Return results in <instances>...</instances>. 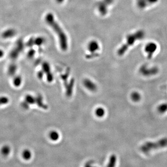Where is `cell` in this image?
<instances>
[{"mask_svg":"<svg viewBox=\"0 0 167 167\" xmlns=\"http://www.w3.org/2000/svg\"><path fill=\"white\" fill-rule=\"evenodd\" d=\"M46 23L53 29L57 35L59 39L60 47L63 51H66L68 48V39L65 32L59 23L55 19L54 15L51 13H47L45 17Z\"/></svg>","mask_w":167,"mask_h":167,"instance_id":"6da1fadb","label":"cell"},{"mask_svg":"<svg viewBox=\"0 0 167 167\" xmlns=\"http://www.w3.org/2000/svg\"><path fill=\"white\" fill-rule=\"evenodd\" d=\"M144 36V32L139 31L134 34L130 35L127 38L126 43L122 46L117 51V54L119 56L122 55L125 53L130 46H132L138 39H142Z\"/></svg>","mask_w":167,"mask_h":167,"instance_id":"7a4b0ae2","label":"cell"},{"mask_svg":"<svg viewBox=\"0 0 167 167\" xmlns=\"http://www.w3.org/2000/svg\"><path fill=\"white\" fill-rule=\"evenodd\" d=\"M167 145V139H163L160 141V142L157 143H148L144 144V146L142 147V150L144 152H147L150 150H152L153 148H158V147H163Z\"/></svg>","mask_w":167,"mask_h":167,"instance_id":"3957f363","label":"cell"},{"mask_svg":"<svg viewBox=\"0 0 167 167\" xmlns=\"http://www.w3.org/2000/svg\"><path fill=\"white\" fill-rule=\"evenodd\" d=\"M83 84L84 87L90 91L94 92L97 91V85L89 79H86L84 80Z\"/></svg>","mask_w":167,"mask_h":167,"instance_id":"277c9868","label":"cell"},{"mask_svg":"<svg viewBox=\"0 0 167 167\" xmlns=\"http://www.w3.org/2000/svg\"><path fill=\"white\" fill-rule=\"evenodd\" d=\"M157 46L154 43H150L145 46V51L148 54V58H151L155 51L157 50Z\"/></svg>","mask_w":167,"mask_h":167,"instance_id":"5b68a950","label":"cell"},{"mask_svg":"<svg viewBox=\"0 0 167 167\" xmlns=\"http://www.w3.org/2000/svg\"><path fill=\"white\" fill-rule=\"evenodd\" d=\"M138 6L141 9L156 3L158 0H137Z\"/></svg>","mask_w":167,"mask_h":167,"instance_id":"8992f818","label":"cell"},{"mask_svg":"<svg viewBox=\"0 0 167 167\" xmlns=\"http://www.w3.org/2000/svg\"><path fill=\"white\" fill-rule=\"evenodd\" d=\"M95 115L97 117L101 118L105 116V114H106V110L105 109L102 107L97 108L95 110Z\"/></svg>","mask_w":167,"mask_h":167,"instance_id":"52a82bcc","label":"cell"},{"mask_svg":"<svg viewBox=\"0 0 167 167\" xmlns=\"http://www.w3.org/2000/svg\"><path fill=\"white\" fill-rule=\"evenodd\" d=\"M49 138L53 141H56L60 138V134L57 131H53L50 132L49 135Z\"/></svg>","mask_w":167,"mask_h":167,"instance_id":"ba28073f","label":"cell"},{"mask_svg":"<svg viewBox=\"0 0 167 167\" xmlns=\"http://www.w3.org/2000/svg\"><path fill=\"white\" fill-rule=\"evenodd\" d=\"M89 50L91 52H94L97 51L99 48L98 44L95 41H92L91 43L89 44L88 45Z\"/></svg>","mask_w":167,"mask_h":167,"instance_id":"9c48e42d","label":"cell"},{"mask_svg":"<svg viewBox=\"0 0 167 167\" xmlns=\"http://www.w3.org/2000/svg\"><path fill=\"white\" fill-rule=\"evenodd\" d=\"M32 153L29 150H25L22 152V157L25 160H29L32 158Z\"/></svg>","mask_w":167,"mask_h":167,"instance_id":"30bf717a","label":"cell"},{"mask_svg":"<svg viewBox=\"0 0 167 167\" xmlns=\"http://www.w3.org/2000/svg\"><path fill=\"white\" fill-rule=\"evenodd\" d=\"M1 154L4 157H7L9 155L11 152L10 147L8 145H5L2 148Z\"/></svg>","mask_w":167,"mask_h":167,"instance_id":"8fae6325","label":"cell"},{"mask_svg":"<svg viewBox=\"0 0 167 167\" xmlns=\"http://www.w3.org/2000/svg\"><path fill=\"white\" fill-rule=\"evenodd\" d=\"M25 101L28 105H33L36 103V98L31 95H27L25 97Z\"/></svg>","mask_w":167,"mask_h":167,"instance_id":"7c38bea8","label":"cell"},{"mask_svg":"<svg viewBox=\"0 0 167 167\" xmlns=\"http://www.w3.org/2000/svg\"><path fill=\"white\" fill-rule=\"evenodd\" d=\"M117 162V157L115 155H111L109 158V162L107 167H115Z\"/></svg>","mask_w":167,"mask_h":167,"instance_id":"4fadbf2b","label":"cell"},{"mask_svg":"<svg viewBox=\"0 0 167 167\" xmlns=\"http://www.w3.org/2000/svg\"><path fill=\"white\" fill-rule=\"evenodd\" d=\"M36 103L39 106L42 108L46 109H47V106L46 105H44L43 103V98L41 96H37V97L36 98Z\"/></svg>","mask_w":167,"mask_h":167,"instance_id":"5bb4252c","label":"cell"},{"mask_svg":"<svg viewBox=\"0 0 167 167\" xmlns=\"http://www.w3.org/2000/svg\"><path fill=\"white\" fill-rule=\"evenodd\" d=\"M21 83H22V79L20 76H17L13 79V83L15 87H20L21 85Z\"/></svg>","mask_w":167,"mask_h":167,"instance_id":"9a60e30c","label":"cell"},{"mask_svg":"<svg viewBox=\"0 0 167 167\" xmlns=\"http://www.w3.org/2000/svg\"><path fill=\"white\" fill-rule=\"evenodd\" d=\"M131 98L134 102H138L140 99V95L138 92H134L131 95Z\"/></svg>","mask_w":167,"mask_h":167,"instance_id":"2e32d148","label":"cell"},{"mask_svg":"<svg viewBox=\"0 0 167 167\" xmlns=\"http://www.w3.org/2000/svg\"><path fill=\"white\" fill-rule=\"evenodd\" d=\"M43 71L45 73H47L51 72H50V66L49 64L46 62L44 63L43 65Z\"/></svg>","mask_w":167,"mask_h":167,"instance_id":"e0dca14e","label":"cell"},{"mask_svg":"<svg viewBox=\"0 0 167 167\" xmlns=\"http://www.w3.org/2000/svg\"><path fill=\"white\" fill-rule=\"evenodd\" d=\"M158 109L159 113H165L167 110V104H163L160 105L158 107Z\"/></svg>","mask_w":167,"mask_h":167,"instance_id":"ac0fdd59","label":"cell"},{"mask_svg":"<svg viewBox=\"0 0 167 167\" xmlns=\"http://www.w3.org/2000/svg\"><path fill=\"white\" fill-rule=\"evenodd\" d=\"M9 98L6 97H0V106L6 105L7 103H9Z\"/></svg>","mask_w":167,"mask_h":167,"instance_id":"d6986e66","label":"cell"},{"mask_svg":"<svg viewBox=\"0 0 167 167\" xmlns=\"http://www.w3.org/2000/svg\"><path fill=\"white\" fill-rule=\"evenodd\" d=\"M46 79L48 82H52L54 80V76L51 72L46 74Z\"/></svg>","mask_w":167,"mask_h":167,"instance_id":"ffe728a7","label":"cell"},{"mask_svg":"<svg viewBox=\"0 0 167 167\" xmlns=\"http://www.w3.org/2000/svg\"><path fill=\"white\" fill-rule=\"evenodd\" d=\"M16 71V66L15 65H12L10 66L9 69V73L10 75H13V73H15Z\"/></svg>","mask_w":167,"mask_h":167,"instance_id":"44dd1931","label":"cell"},{"mask_svg":"<svg viewBox=\"0 0 167 167\" xmlns=\"http://www.w3.org/2000/svg\"><path fill=\"white\" fill-rule=\"evenodd\" d=\"M43 73L44 72H43V71H41L39 72L38 73V77L39 78V79H41L43 78Z\"/></svg>","mask_w":167,"mask_h":167,"instance_id":"7402d4cb","label":"cell"},{"mask_svg":"<svg viewBox=\"0 0 167 167\" xmlns=\"http://www.w3.org/2000/svg\"><path fill=\"white\" fill-rule=\"evenodd\" d=\"M92 162L91 161H88L85 164V167H93L92 166Z\"/></svg>","mask_w":167,"mask_h":167,"instance_id":"603a6c76","label":"cell"},{"mask_svg":"<svg viewBox=\"0 0 167 167\" xmlns=\"http://www.w3.org/2000/svg\"><path fill=\"white\" fill-rule=\"evenodd\" d=\"M22 106H23V108H24L27 109L28 108V107H29V105H28L27 102H26L25 101V102H23V104H22Z\"/></svg>","mask_w":167,"mask_h":167,"instance_id":"cb8c5ba5","label":"cell"},{"mask_svg":"<svg viewBox=\"0 0 167 167\" xmlns=\"http://www.w3.org/2000/svg\"><path fill=\"white\" fill-rule=\"evenodd\" d=\"M3 53L2 51L0 50V58H1L3 56Z\"/></svg>","mask_w":167,"mask_h":167,"instance_id":"d4e9b609","label":"cell"},{"mask_svg":"<svg viewBox=\"0 0 167 167\" xmlns=\"http://www.w3.org/2000/svg\"><path fill=\"white\" fill-rule=\"evenodd\" d=\"M57 1L58 2H63V0H57Z\"/></svg>","mask_w":167,"mask_h":167,"instance_id":"484cf974","label":"cell"},{"mask_svg":"<svg viewBox=\"0 0 167 167\" xmlns=\"http://www.w3.org/2000/svg\"></svg>","mask_w":167,"mask_h":167,"instance_id":"4316f807","label":"cell"}]
</instances>
